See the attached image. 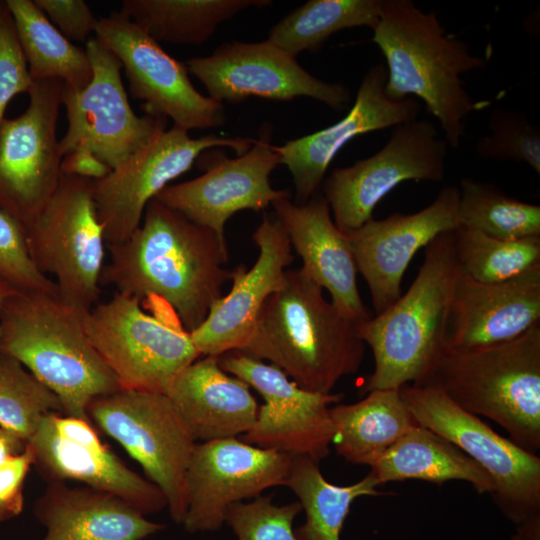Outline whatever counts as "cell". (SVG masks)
I'll use <instances>...</instances> for the list:
<instances>
[{"mask_svg": "<svg viewBox=\"0 0 540 540\" xmlns=\"http://www.w3.org/2000/svg\"><path fill=\"white\" fill-rule=\"evenodd\" d=\"M270 4L269 0H124L120 12L158 43L202 45L239 12Z\"/></svg>", "mask_w": 540, "mask_h": 540, "instance_id": "30", "label": "cell"}, {"mask_svg": "<svg viewBox=\"0 0 540 540\" xmlns=\"http://www.w3.org/2000/svg\"><path fill=\"white\" fill-rule=\"evenodd\" d=\"M387 70L372 66L364 75L353 106L340 121L312 134L287 141L274 149L288 168L294 188V203L305 204L322 183L337 152L352 138L417 119L422 105L408 97L392 100L385 93Z\"/></svg>", "mask_w": 540, "mask_h": 540, "instance_id": "22", "label": "cell"}, {"mask_svg": "<svg viewBox=\"0 0 540 540\" xmlns=\"http://www.w3.org/2000/svg\"><path fill=\"white\" fill-rule=\"evenodd\" d=\"M252 239L259 249L255 264L233 269L230 292L210 308L204 322L189 332L201 356H217L241 351L248 343L267 300L284 287L285 268L294 257L290 240L281 223L264 218Z\"/></svg>", "mask_w": 540, "mask_h": 540, "instance_id": "21", "label": "cell"}, {"mask_svg": "<svg viewBox=\"0 0 540 540\" xmlns=\"http://www.w3.org/2000/svg\"><path fill=\"white\" fill-rule=\"evenodd\" d=\"M64 82L34 81L26 110L0 125V210L26 228L55 193L62 154L57 121Z\"/></svg>", "mask_w": 540, "mask_h": 540, "instance_id": "12", "label": "cell"}, {"mask_svg": "<svg viewBox=\"0 0 540 540\" xmlns=\"http://www.w3.org/2000/svg\"><path fill=\"white\" fill-rule=\"evenodd\" d=\"M15 290L12 287H10L7 283L0 280V306L3 302V300L6 298V296L12 291Z\"/></svg>", "mask_w": 540, "mask_h": 540, "instance_id": "47", "label": "cell"}, {"mask_svg": "<svg viewBox=\"0 0 540 540\" xmlns=\"http://www.w3.org/2000/svg\"><path fill=\"white\" fill-rule=\"evenodd\" d=\"M453 238L462 273L478 282L506 281L540 266V236L504 240L459 226Z\"/></svg>", "mask_w": 540, "mask_h": 540, "instance_id": "35", "label": "cell"}, {"mask_svg": "<svg viewBox=\"0 0 540 540\" xmlns=\"http://www.w3.org/2000/svg\"><path fill=\"white\" fill-rule=\"evenodd\" d=\"M459 188L460 226L504 240L540 236V206L505 194L492 183L463 178Z\"/></svg>", "mask_w": 540, "mask_h": 540, "instance_id": "34", "label": "cell"}, {"mask_svg": "<svg viewBox=\"0 0 540 540\" xmlns=\"http://www.w3.org/2000/svg\"><path fill=\"white\" fill-rule=\"evenodd\" d=\"M291 458L238 437L197 443L185 477L184 529L189 533L218 530L231 504L285 486Z\"/></svg>", "mask_w": 540, "mask_h": 540, "instance_id": "19", "label": "cell"}, {"mask_svg": "<svg viewBox=\"0 0 540 540\" xmlns=\"http://www.w3.org/2000/svg\"><path fill=\"white\" fill-rule=\"evenodd\" d=\"M512 540H540V514L517 524Z\"/></svg>", "mask_w": 540, "mask_h": 540, "instance_id": "46", "label": "cell"}, {"mask_svg": "<svg viewBox=\"0 0 540 540\" xmlns=\"http://www.w3.org/2000/svg\"><path fill=\"white\" fill-rule=\"evenodd\" d=\"M141 304L115 292L84 314V327L122 389L166 394L201 354L171 308L151 301L150 314Z\"/></svg>", "mask_w": 540, "mask_h": 540, "instance_id": "7", "label": "cell"}, {"mask_svg": "<svg viewBox=\"0 0 540 540\" xmlns=\"http://www.w3.org/2000/svg\"><path fill=\"white\" fill-rule=\"evenodd\" d=\"M417 423L454 444L491 477L490 497L513 524L540 514V457L494 431L441 391L414 384L399 387Z\"/></svg>", "mask_w": 540, "mask_h": 540, "instance_id": "9", "label": "cell"}, {"mask_svg": "<svg viewBox=\"0 0 540 540\" xmlns=\"http://www.w3.org/2000/svg\"><path fill=\"white\" fill-rule=\"evenodd\" d=\"M459 188L443 187L434 201L412 214L370 219L347 232L357 272L370 291L375 315L401 296L404 273L417 251L438 235L460 226Z\"/></svg>", "mask_w": 540, "mask_h": 540, "instance_id": "20", "label": "cell"}, {"mask_svg": "<svg viewBox=\"0 0 540 540\" xmlns=\"http://www.w3.org/2000/svg\"><path fill=\"white\" fill-rule=\"evenodd\" d=\"M33 514L41 540H143L165 528L113 494L65 482H48Z\"/></svg>", "mask_w": 540, "mask_h": 540, "instance_id": "27", "label": "cell"}, {"mask_svg": "<svg viewBox=\"0 0 540 540\" xmlns=\"http://www.w3.org/2000/svg\"><path fill=\"white\" fill-rule=\"evenodd\" d=\"M414 385L441 391L463 410L497 423L521 448L540 450V323L496 345L444 350Z\"/></svg>", "mask_w": 540, "mask_h": 540, "instance_id": "6", "label": "cell"}, {"mask_svg": "<svg viewBox=\"0 0 540 540\" xmlns=\"http://www.w3.org/2000/svg\"><path fill=\"white\" fill-rule=\"evenodd\" d=\"M85 49L92 79L81 90L64 84L67 130L59 148L62 156L88 150L114 170L165 131L167 118L138 116L132 110L121 78L122 65L100 39L90 37Z\"/></svg>", "mask_w": 540, "mask_h": 540, "instance_id": "11", "label": "cell"}, {"mask_svg": "<svg viewBox=\"0 0 540 540\" xmlns=\"http://www.w3.org/2000/svg\"><path fill=\"white\" fill-rule=\"evenodd\" d=\"M448 144L431 121L415 119L396 126L372 156L334 169L323 191L335 225L344 233L372 219L379 201L404 181L441 182Z\"/></svg>", "mask_w": 540, "mask_h": 540, "instance_id": "13", "label": "cell"}, {"mask_svg": "<svg viewBox=\"0 0 540 540\" xmlns=\"http://www.w3.org/2000/svg\"><path fill=\"white\" fill-rule=\"evenodd\" d=\"M378 486L395 481L423 480L437 484L460 480L479 494L494 490L489 474L463 451L433 431L416 425L370 468Z\"/></svg>", "mask_w": 540, "mask_h": 540, "instance_id": "28", "label": "cell"}, {"mask_svg": "<svg viewBox=\"0 0 540 540\" xmlns=\"http://www.w3.org/2000/svg\"><path fill=\"white\" fill-rule=\"evenodd\" d=\"M270 137V125H263L259 138L242 155L228 158L218 149L202 152L196 163L204 173L166 186L155 199L225 240V224L238 211L259 212L290 198V190H277L270 184L272 171L281 164Z\"/></svg>", "mask_w": 540, "mask_h": 540, "instance_id": "17", "label": "cell"}, {"mask_svg": "<svg viewBox=\"0 0 540 540\" xmlns=\"http://www.w3.org/2000/svg\"><path fill=\"white\" fill-rule=\"evenodd\" d=\"M332 444L347 462L370 468L402 436L419 425L398 389H374L352 404L330 408Z\"/></svg>", "mask_w": 540, "mask_h": 540, "instance_id": "29", "label": "cell"}, {"mask_svg": "<svg viewBox=\"0 0 540 540\" xmlns=\"http://www.w3.org/2000/svg\"><path fill=\"white\" fill-rule=\"evenodd\" d=\"M50 419L55 431L65 440L90 449L106 447L91 422L62 413H52Z\"/></svg>", "mask_w": 540, "mask_h": 540, "instance_id": "43", "label": "cell"}, {"mask_svg": "<svg viewBox=\"0 0 540 540\" xmlns=\"http://www.w3.org/2000/svg\"><path fill=\"white\" fill-rule=\"evenodd\" d=\"M0 280L17 291L57 294L55 283L34 265L26 227L0 210Z\"/></svg>", "mask_w": 540, "mask_h": 540, "instance_id": "39", "label": "cell"}, {"mask_svg": "<svg viewBox=\"0 0 540 540\" xmlns=\"http://www.w3.org/2000/svg\"><path fill=\"white\" fill-rule=\"evenodd\" d=\"M540 323V266L512 279L483 283L461 274L448 320L445 350L515 339Z\"/></svg>", "mask_w": 540, "mask_h": 540, "instance_id": "23", "label": "cell"}, {"mask_svg": "<svg viewBox=\"0 0 540 540\" xmlns=\"http://www.w3.org/2000/svg\"><path fill=\"white\" fill-rule=\"evenodd\" d=\"M51 413L63 414L58 397L17 359L0 352V426L28 442Z\"/></svg>", "mask_w": 540, "mask_h": 540, "instance_id": "36", "label": "cell"}, {"mask_svg": "<svg viewBox=\"0 0 540 540\" xmlns=\"http://www.w3.org/2000/svg\"><path fill=\"white\" fill-rule=\"evenodd\" d=\"M100 286L143 301H159L191 332L219 300L233 270L226 241L155 198L139 227L123 242L109 245Z\"/></svg>", "mask_w": 540, "mask_h": 540, "instance_id": "1", "label": "cell"}, {"mask_svg": "<svg viewBox=\"0 0 540 540\" xmlns=\"http://www.w3.org/2000/svg\"><path fill=\"white\" fill-rule=\"evenodd\" d=\"M95 36L117 57L134 99L146 114L172 119L186 131L222 126V103L198 92L186 64L164 51L159 43L123 13L98 19Z\"/></svg>", "mask_w": 540, "mask_h": 540, "instance_id": "16", "label": "cell"}, {"mask_svg": "<svg viewBox=\"0 0 540 540\" xmlns=\"http://www.w3.org/2000/svg\"><path fill=\"white\" fill-rule=\"evenodd\" d=\"M39 9L68 39L87 42L98 19L83 0H34Z\"/></svg>", "mask_w": 540, "mask_h": 540, "instance_id": "41", "label": "cell"}, {"mask_svg": "<svg viewBox=\"0 0 540 540\" xmlns=\"http://www.w3.org/2000/svg\"><path fill=\"white\" fill-rule=\"evenodd\" d=\"M372 40L387 63L386 95L396 101L410 95L422 100L447 144L458 148L467 118L481 109L461 76L484 68V59L448 35L434 11L425 12L411 0L381 1Z\"/></svg>", "mask_w": 540, "mask_h": 540, "instance_id": "3", "label": "cell"}, {"mask_svg": "<svg viewBox=\"0 0 540 540\" xmlns=\"http://www.w3.org/2000/svg\"><path fill=\"white\" fill-rule=\"evenodd\" d=\"M33 83L13 17L6 1L0 0V125L8 103L16 95L28 93Z\"/></svg>", "mask_w": 540, "mask_h": 540, "instance_id": "40", "label": "cell"}, {"mask_svg": "<svg viewBox=\"0 0 540 540\" xmlns=\"http://www.w3.org/2000/svg\"><path fill=\"white\" fill-rule=\"evenodd\" d=\"M166 394L201 442L245 434L259 410L250 386L225 372L217 356L199 357L188 365Z\"/></svg>", "mask_w": 540, "mask_h": 540, "instance_id": "26", "label": "cell"}, {"mask_svg": "<svg viewBox=\"0 0 540 540\" xmlns=\"http://www.w3.org/2000/svg\"><path fill=\"white\" fill-rule=\"evenodd\" d=\"M302 511L299 501L275 505L271 496L231 504L225 522L237 540H296L293 522Z\"/></svg>", "mask_w": 540, "mask_h": 540, "instance_id": "38", "label": "cell"}, {"mask_svg": "<svg viewBox=\"0 0 540 540\" xmlns=\"http://www.w3.org/2000/svg\"><path fill=\"white\" fill-rule=\"evenodd\" d=\"M220 367L254 388L264 399L242 441L317 462L330 454L334 438L331 405L343 394L316 393L300 388L278 367L239 350L219 356Z\"/></svg>", "mask_w": 540, "mask_h": 540, "instance_id": "14", "label": "cell"}, {"mask_svg": "<svg viewBox=\"0 0 540 540\" xmlns=\"http://www.w3.org/2000/svg\"><path fill=\"white\" fill-rule=\"evenodd\" d=\"M186 66L208 96L222 104L251 96L276 101L309 97L340 111L351 100L345 85L318 79L269 40L224 43L209 56L189 59Z\"/></svg>", "mask_w": 540, "mask_h": 540, "instance_id": "18", "label": "cell"}, {"mask_svg": "<svg viewBox=\"0 0 540 540\" xmlns=\"http://www.w3.org/2000/svg\"><path fill=\"white\" fill-rule=\"evenodd\" d=\"M111 168L85 149H76L62 157L61 173L93 181L106 177Z\"/></svg>", "mask_w": 540, "mask_h": 540, "instance_id": "44", "label": "cell"}, {"mask_svg": "<svg viewBox=\"0 0 540 540\" xmlns=\"http://www.w3.org/2000/svg\"><path fill=\"white\" fill-rule=\"evenodd\" d=\"M83 316L56 294L12 290L0 306V352L48 387L64 415L91 422V402L122 388L92 345Z\"/></svg>", "mask_w": 540, "mask_h": 540, "instance_id": "4", "label": "cell"}, {"mask_svg": "<svg viewBox=\"0 0 540 540\" xmlns=\"http://www.w3.org/2000/svg\"><path fill=\"white\" fill-rule=\"evenodd\" d=\"M27 442L0 426V464L9 457L22 453Z\"/></svg>", "mask_w": 540, "mask_h": 540, "instance_id": "45", "label": "cell"}, {"mask_svg": "<svg viewBox=\"0 0 540 540\" xmlns=\"http://www.w3.org/2000/svg\"><path fill=\"white\" fill-rule=\"evenodd\" d=\"M255 139L207 135L192 138L177 126L163 131L106 177L93 181L97 214L106 245L123 242L141 224L147 204L169 182L188 171L199 155L231 148L242 155Z\"/></svg>", "mask_w": 540, "mask_h": 540, "instance_id": "15", "label": "cell"}, {"mask_svg": "<svg viewBox=\"0 0 540 540\" xmlns=\"http://www.w3.org/2000/svg\"><path fill=\"white\" fill-rule=\"evenodd\" d=\"M282 289L264 302L241 352L270 361L300 388L328 394L361 367L365 343L303 270L286 271Z\"/></svg>", "mask_w": 540, "mask_h": 540, "instance_id": "2", "label": "cell"}, {"mask_svg": "<svg viewBox=\"0 0 540 540\" xmlns=\"http://www.w3.org/2000/svg\"><path fill=\"white\" fill-rule=\"evenodd\" d=\"M5 1L32 79H60L72 89L85 88L92 79L86 49L68 40L34 0Z\"/></svg>", "mask_w": 540, "mask_h": 540, "instance_id": "31", "label": "cell"}, {"mask_svg": "<svg viewBox=\"0 0 540 540\" xmlns=\"http://www.w3.org/2000/svg\"><path fill=\"white\" fill-rule=\"evenodd\" d=\"M303 270L331 296L332 304L348 319L362 323L373 315L357 286V267L346 233L334 223L329 205L315 193L305 204L290 198L272 203Z\"/></svg>", "mask_w": 540, "mask_h": 540, "instance_id": "24", "label": "cell"}, {"mask_svg": "<svg viewBox=\"0 0 540 540\" xmlns=\"http://www.w3.org/2000/svg\"><path fill=\"white\" fill-rule=\"evenodd\" d=\"M26 240L34 265L53 276L62 302L83 315L99 302L106 242L93 180L62 174L55 193L26 228Z\"/></svg>", "mask_w": 540, "mask_h": 540, "instance_id": "8", "label": "cell"}, {"mask_svg": "<svg viewBox=\"0 0 540 540\" xmlns=\"http://www.w3.org/2000/svg\"><path fill=\"white\" fill-rule=\"evenodd\" d=\"M34 464L28 443L25 450L0 464V523L17 517L23 510V486Z\"/></svg>", "mask_w": 540, "mask_h": 540, "instance_id": "42", "label": "cell"}, {"mask_svg": "<svg viewBox=\"0 0 540 540\" xmlns=\"http://www.w3.org/2000/svg\"><path fill=\"white\" fill-rule=\"evenodd\" d=\"M490 135L478 138V157L524 162L540 174V130L520 110L495 107L488 120Z\"/></svg>", "mask_w": 540, "mask_h": 540, "instance_id": "37", "label": "cell"}, {"mask_svg": "<svg viewBox=\"0 0 540 540\" xmlns=\"http://www.w3.org/2000/svg\"><path fill=\"white\" fill-rule=\"evenodd\" d=\"M27 443L34 456L33 465L48 482H81L123 499L145 516L167 507L162 491L128 468L107 446L90 449L59 436L50 414Z\"/></svg>", "mask_w": 540, "mask_h": 540, "instance_id": "25", "label": "cell"}, {"mask_svg": "<svg viewBox=\"0 0 540 540\" xmlns=\"http://www.w3.org/2000/svg\"><path fill=\"white\" fill-rule=\"evenodd\" d=\"M453 231L438 235L425 247L424 262L406 293L358 324V334L374 358L363 393L419 383L444 352L453 295L462 274Z\"/></svg>", "mask_w": 540, "mask_h": 540, "instance_id": "5", "label": "cell"}, {"mask_svg": "<svg viewBox=\"0 0 540 540\" xmlns=\"http://www.w3.org/2000/svg\"><path fill=\"white\" fill-rule=\"evenodd\" d=\"M382 0H309L277 22L268 39L288 54L317 51L334 33L365 26L380 18Z\"/></svg>", "mask_w": 540, "mask_h": 540, "instance_id": "33", "label": "cell"}, {"mask_svg": "<svg viewBox=\"0 0 540 540\" xmlns=\"http://www.w3.org/2000/svg\"><path fill=\"white\" fill-rule=\"evenodd\" d=\"M88 415L141 465L164 494L172 520L182 524L186 471L197 443L167 394L120 389L94 399Z\"/></svg>", "mask_w": 540, "mask_h": 540, "instance_id": "10", "label": "cell"}, {"mask_svg": "<svg viewBox=\"0 0 540 540\" xmlns=\"http://www.w3.org/2000/svg\"><path fill=\"white\" fill-rule=\"evenodd\" d=\"M285 486L298 497L306 514L304 524L294 530L296 540H340L355 499L391 494L378 491L369 473L351 485L332 484L323 476L319 462L307 456H292Z\"/></svg>", "mask_w": 540, "mask_h": 540, "instance_id": "32", "label": "cell"}]
</instances>
